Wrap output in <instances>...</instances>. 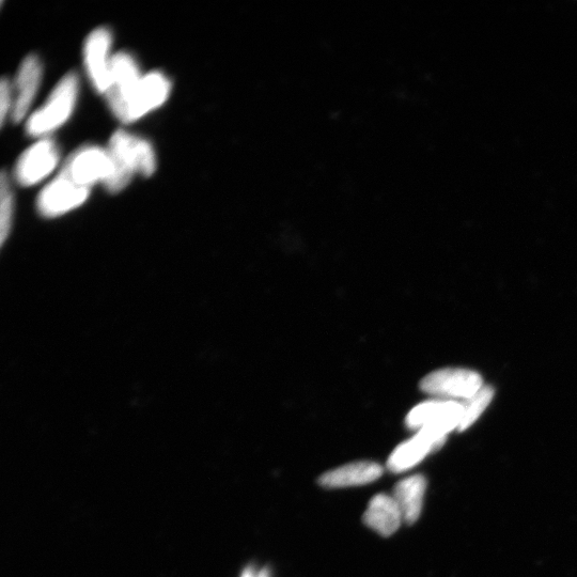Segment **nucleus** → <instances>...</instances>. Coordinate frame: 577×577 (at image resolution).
I'll list each match as a JSON object with an SVG mask.
<instances>
[{
  "label": "nucleus",
  "instance_id": "nucleus-18",
  "mask_svg": "<svg viewBox=\"0 0 577 577\" xmlns=\"http://www.w3.org/2000/svg\"><path fill=\"white\" fill-rule=\"evenodd\" d=\"M14 105L13 85L9 80L3 79L0 83V122L3 126L9 114L12 113Z\"/></svg>",
  "mask_w": 577,
  "mask_h": 577
},
{
  "label": "nucleus",
  "instance_id": "nucleus-4",
  "mask_svg": "<svg viewBox=\"0 0 577 577\" xmlns=\"http://www.w3.org/2000/svg\"><path fill=\"white\" fill-rule=\"evenodd\" d=\"M112 170V159L107 149L87 146L70 155L62 166L60 175L91 190L93 185L105 183L112 175Z\"/></svg>",
  "mask_w": 577,
  "mask_h": 577
},
{
  "label": "nucleus",
  "instance_id": "nucleus-6",
  "mask_svg": "<svg viewBox=\"0 0 577 577\" xmlns=\"http://www.w3.org/2000/svg\"><path fill=\"white\" fill-rule=\"evenodd\" d=\"M420 388L434 396L469 400L482 388V378L471 370L442 369L428 374L420 382Z\"/></svg>",
  "mask_w": 577,
  "mask_h": 577
},
{
  "label": "nucleus",
  "instance_id": "nucleus-9",
  "mask_svg": "<svg viewBox=\"0 0 577 577\" xmlns=\"http://www.w3.org/2000/svg\"><path fill=\"white\" fill-rule=\"evenodd\" d=\"M59 149L50 138H42L18 160L14 176L23 186H33L52 174L59 163Z\"/></svg>",
  "mask_w": 577,
  "mask_h": 577
},
{
  "label": "nucleus",
  "instance_id": "nucleus-3",
  "mask_svg": "<svg viewBox=\"0 0 577 577\" xmlns=\"http://www.w3.org/2000/svg\"><path fill=\"white\" fill-rule=\"evenodd\" d=\"M171 83L159 71L143 75L129 95L112 107L113 114L124 123H131L160 108L168 100Z\"/></svg>",
  "mask_w": 577,
  "mask_h": 577
},
{
  "label": "nucleus",
  "instance_id": "nucleus-14",
  "mask_svg": "<svg viewBox=\"0 0 577 577\" xmlns=\"http://www.w3.org/2000/svg\"><path fill=\"white\" fill-rule=\"evenodd\" d=\"M363 521L382 537H391L401 526L403 517L393 496L378 494L372 497Z\"/></svg>",
  "mask_w": 577,
  "mask_h": 577
},
{
  "label": "nucleus",
  "instance_id": "nucleus-11",
  "mask_svg": "<svg viewBox=\"0 0 577 577\" xmlns=\"http://www.w3.org/2000/svg\"><path fill=\"white\" fill-rule=\"evenodd\" d=\"M43 67L36 55L27 56L19 69L14 84V105L11 113L13 122L22 121L33 104L42 81Z\"/></svg>",
  "mask_w": 577,
  "mask_h": 577
},
{
  "label": "nucleus",
  "instance_id": "nucleus-16",
  "mask_svg": "<svg viewBox=\"0 0 577 577\" xmlns=\"http://www.w3.org/2000/svg\"><path fill=\"white\" fill-rule=\"evenodd\" d=\"M494 396V391L490 386L482 387L480 391L463 404V412L459 431L470 428L479 416L488 408Z\"/></svg>",
  "mask_w": 577,
  "mask_h": 577
},
{
  "label": "nucleus",
  "instance_id": "nucleus-1",
  "mask_svg": "<svg viewBox=\"0 0 577 577\" xmlns=\"http://www.w3.org/2000/svg\"><path fill=\"white\" fill-rule=\"evenodd\" d=\"M107 150L113 164L112 175L104 183L109 193L126 189L135 174L151 177L157 169V155L148 140L126 131H117Z\"/></svg>",
  "mask_w": 577,
  "mask_h": 577
},
{
  "label": "nucleus",
  "instance_id": "nucleus-17",
  "mask_svg": "<svg viewBox=\"0 0 577 577\" xmlns=\"http://www.w3.org/2000/svg\"><path fill=\"white\" fill-rule=\"evenodd\" d=\"M13 197L9 178L6 173H3L0 178V241L2 245L7 241L13 223Z\"/></svg>",
  "mask_w": 577,
  "mask_h": 577
},
{
  "label": "nucleus",
  "instance_id": "nucleus-2",
  "mask_svg": "<svg viewBox=\"0 0 577 577\" xmlns=\"http://www.w3.org/2000/svg\"><path fill=\"white\" fill-rule=\"evenodd\" d=\"M79 76L70 72L56 85L45 104L31 115L26 131L33 137H45L68 121L79 97Z\"/></svg>",
  "mask_w": 577,
  "mask_h": 577
},
{
  "label": "nucleus",
  "instance_id": "nucleus-8",
  "mask_svg": "<svg viewBox=\"0 0 577 577\" xmlns=\"http://www.w3.org/2000/svg\"><path fill=\"white\" fill-rule=\"evenodd\" d=\"M113 43L111 31L100 27L92 31L85 42L84 60L89 80L103 95L111 85L112 56L109 55Z\"/></svg>",
  "mask_w": 577,
  "mask_h": 577
},
{
  "label": "nucleus",
  "instance_id": "nucleus-19",
  "mask_svg": "<svg viewBox=\"0 0 577 577\" xmlns=\"http://www.w3.org/2000/svg\"><path fill=\"white\" fill-rule=\"evenodd\" d=\"M241 577H257V573L252 567H247Z\"/></svg>",
  "mask_w": 577,
  "mask_h": 577
},
{
  "label": "nucleus",
  "instance_id": "nucleus-20",
  "mask_svg": "<svg viewBox=\"0 0 577 577\" xmlns=\"http://www.w3.org/2000/svg\"><path fill=\"white\" fill-rule=\"evenodd\" d=\"M257 577H271V572L269 568H263L259 572H257Z\"/></svg>",
  "mask_w": 577,
  "mask_h": 577
},
{
  "label": "nucleus",
  "instance_id": "nucleus-15",
  "mask_svg": "<svg viewBox=\"0 0 577 577\" xmlns=\"http://www.w3.org/2000/svg\"><path fill=\"white\" fill-rule=\"evenodd\" d=\"M426 490L427 480L423 475H414L397 483L393 497L401 510L404 523L413 524L419 519Z\"/></svg>",
  "mask_w": 577,
  "mask_h": 577
},
{
  "label": "nucleus",
  "instance_id": "nucleus-13",
  "mask_svg": "<svg viewBox=\"0 0 577 577\" xmlns=\"http://www.w3.org/2000/svg\"><path fill=\"white\" fill-rule=\"evenodd\" d=\"M136 60L128 53L113 56L111 64V85L106 92L109 107H114L126 98L140 80H142Z\"/></svg>",
  "mask_w": 577,
  "mask_h": 577
},
{
  "label": "nucleus",
  "instance_id": "nucleus-7",
  "mask_svg": "<svg viewBox=\"0 0 577 577\" xmlns=\"http://www.w3.org/2000/svg\"><path fill=\"white\" fill-rule=\"evenodd\" d=\"M89 195L90 189L59 174L39 194L37 208L42 216L54 218L81 207Z\"/></svg>",
  "mask_w": 577,
  "mask_h": 577
},
{
  "label": "nucleus",
  "instance_id": "nucleus-10",
  "mask_svg": "<svg viewBox=\"0 0 577 577\" xmlns=\"http://www.w3.org/2000/svg\"><path fill=\"white\" fill-rule=\"evenodd\" d=\"M446 436L429 429H420L407 442L400 444L387 461V469L399 474L413 469L432 451L438 450L445 443Z\"/></svg>",
  "mask_w": 577,
  "mask_h": 577
},
{
  "label": "nucleus",
  "instance_id": "nucleus-5",
  "mask_svg": "<svg viewBox=\"0 0 577 577\" xmlns=\"http://www.w3.org/2000/svg\"><path fill=\"white\" fill-rule=\"evenodd\" d=\"M463 404L454 401H428L418 404L405 418L412 430L429 429L443 436L461 423Z\"/></svg>",
  "mask_w": 577,
  "mask_h": 577
},
{
  "label": "nucleus",
  "instance_id": "nucleus-12",
  "mask_svg": "<svg viewBox=\"0 0 577 577\" xmlns=\"http://www.w3.org/2000/svg\"><path fill=\"white\" fill-rule=\"evenodd\" d=\"M383 472V467L379 463L355 462L323 474L319 478V483L327 489L365 486L378 480Z\"/></svg>",
  "mask_w": 577,
  "mask_h": 577
}]
</instances>
